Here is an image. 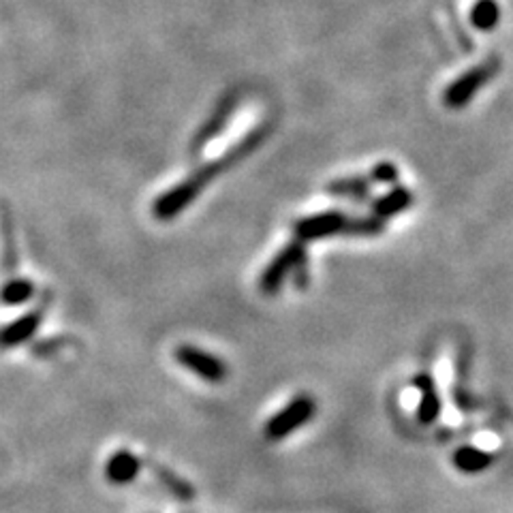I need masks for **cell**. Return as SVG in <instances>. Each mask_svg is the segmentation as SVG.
<instances>
[{
    "label": "cell",
    "instance_id": "1",
    "mask_svg": "<svg viewBox=\"0 0 513 513\" xmlns=\"http://www.w3.org/2000/svg\"><path fill=\"white\" fill-rule=\"evenodd\" d=\"M315 413H317V402H315V398L308 396V393H300L287 407H283L276 415H272L270 420H267L264 428L266 439L276 443V440L291 437V434L300 431L304 423L313 420Z\"/></svg>",
    "mask_w": 513,
    "mask_h": 513
},
{
    "label": "cell",
    "instance_id": "2",
    "mask_svg": "<svg viewBox=\"0 0 513 513\" xmlns=\"http://www.w3.org/2000/svg\"><path fill=\"white\" fill-rule=\"evenodd\" d=\"M176 362L182 368L195 373L206 383H223L227 379V363L204 349L182 344V347L176 349Z\"/></svg>",
    "mask_w": 513,
    "mask_h": 513
},
{
    "label": "cell",
    "instance_id": "3",
    "mask_svg": "<svg viewBox=\"0 0 513 513\" xmlns=\"http://www.w3.org/2000/svg\"><path fill=\"white\" fill-rule=\"evenodd\" d=\"M44 315L45 310L41 306L33 310V313H26L20 319L11 321L9 325L0 327V351L20 347V344L28 343L37 334L41 321H44Z\"/></svg>",
    "mask_w": 513,
    "mask_h": 513
},
{
    "label": "cell",
    "instance_id": "4",
    "mask_svg": "<svg viewBox=\"0 0 513 513\" xmlns=\"http://www.w3.org/2000/svg\"><path fill=\"white\" fill-rule=\"evenodd\" d=\"M141 470V458H137L133 451L118 450L111 453L105 464V477L111 486H129L137 479Z\"/></svg>",
    "mask_w": 513,
    "mask_h": 513
},
{
    "label": "cell",
    "instance_id": "5",
    "mask_svg": "<svg viewBox=\"0 0 513 513\" xmlns=\"http://www.w3.org/2000/svg\"><path fill=\"white\" fill-rule=\"evenodd\" d=\"M413 385L420 390V407H417V417L421 423H434L440 415V396L437 392V385L431 374L421 373L417 374Z\"/></svg>",
    "mask_w": 513,
    "mask_h": 513
},
{
    "label": "cell",
    "instance_id": "6",
    "mask_svg": "<svg viewBox=\"0 0 513 513\" xmlns=\"http://www.w3.org/2000/svg\"><path fill=\"white\" fill-rule=\"evenodd\" d=\"M148 467H150L152 475L157 477L160 486H163L165 490L171 494V497L178 498V500H182V503H190V500L195 498V488H193V483H190L189 479H184V477L178 475L176 470L167 469V467H163V464H160V462H154V460L148 462Z\"/></svg>",
    "mask_w": 513,
    "mask_h": 513
},
{
    "label": "cell",
    "instance_id": "7",
    "mask_svg": "<svg viewBox=\"0 0 513 513\" xmlns=\"http://www.w3.org/2000/svg\"><path fill=\"white\" fill-rule=\"evenodd\" d=\"M494 462V456L490 451L479 450V447L464 445L453 453V467H456L464 475H477L481 470L490 469Z\"/></svg>",
    "mask_w": 513,
    "mask_h": 513
},
{
    "label": "cell",
    "instance_id": "8",
    "mask_svg": "<svg viewBox=\"0 0 513 513\" xmlns=\"http://www.w3.org/2000/svg\"><path fill=\"white\" fill-rule=\"evenodd\" d=\"M343 223H344V218H340L338 214H321V217L304 220L302 225H297V234L304 237L332 234V231L338 229Z\"/></svg>",
    "mask_w": 513,
    "mask_h": 513
},
{
    "label": "cell",
    "instance_id": "9",
    "mask_svg": "<svg viewBox=\"0 0 513 513\" xmlns=\"http://www.w3.org/2000/svg\"><path fill=\"white\" fill-rule=\"evenodd\" d=\"M33 294H34V289L28 280L15 278V280H11V283L5 285L3 291H0V300H3V304H7V306H17V304H24L31 300Z\"/></svg>",
    "mask_w": 513,
    "mask_h": 513
},
{
    "label": "cell",
    "instance_id": "10",
    "mask_svg": "<svg viewBox=\"0 0 513 513\" xmlns=\"http://www.w3.org/2000/svg\"><path fill=\"white\" fill-rule=\"evenodd\" d=\"M488 75H490V73H488V71H483V69L473 71V73L464 75L460 82H456V86L451 88L450 94H447V99H450L451 103H458V101H464V99L469 97L470 92L475 91L477 83H481L483 80H486Z\"/></svg>",
    "mask_w": 513,
    "mask_h": 513
},
{
    "label": "cell",
    "instance_id": "11",
    "mask_svg": "<svg viewBox=\"0 0 513 513\" xmlns=\"http://www.w3.org/2000/svg\"><path fill=\"white\" fill-rule=\"evenodd\" d=\"M497 15H498L497 5H494L492 0H481V3L477 5L473 11V22L477 24V26L488 28L497 22Z\"/></svg>",
    "mask_w": 513,
    "mask_h": 513
},
{
    "label": "cell",
    "instance_id": "12",
    "mask_svg": "<svg viewBox=\"0 0 513 513\" xmlns=\"http://www.w3.org/2000/svg\"><path fill=\"white\" fill-rule=\"evenodd\" d=\"M409 199H411V195L407 193V190H393L392 195H387L383 201H381V206H379V210L383 212V214H392V212H398L401 208H404L409 204Z\"/></svg>",
    "mask_w": 513,
    "mask_h": 513
}]
</instances>
